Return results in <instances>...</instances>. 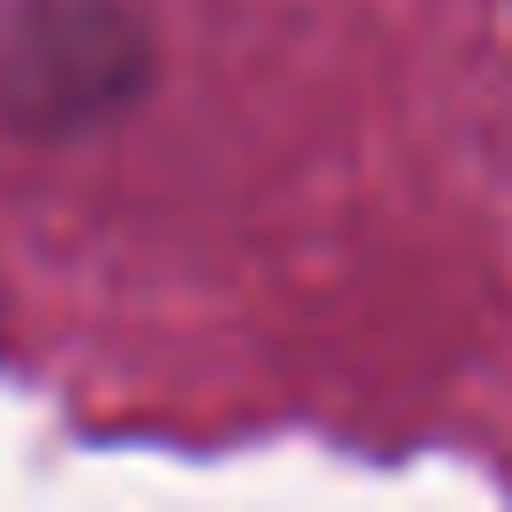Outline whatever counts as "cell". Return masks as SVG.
Returning a JSON list of instances; mask_svg holds the SVG:
<instances>
[]
</instances>
